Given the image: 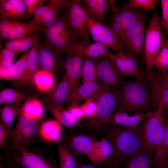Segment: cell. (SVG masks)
I'll return each mask as SVG.
<instances>
[{"mask_svg":"<svg viewBox=\"0 0 168 168\" xmlns=\"http://www.w3.org/2000/svg\"><path fill=\"white\" fill-rule=\"evenodd\" d=\"M117 105L114 112H147L155 110L147 81L136 79L123 81L117 91Z\"/></svg>","mask_w":168,"mask_h":168,"instance_id":"cell-1","label":"cell"},{"mask_svg":"<svg viewBox=\"0 0 168 168\" xmlns=\"http://www.w3.org/2000/svg\"><path fill=\"white\" fill-rule=\"evenodd\" d=\"M107 124L104 128L106 138L114 149L111 158L117 164L124 165L132 156L142 149L138 128Z\"/></svg>","mask_w":168,"mask_h":168,"instance_id":"cell-2","label":"cell"},{"mask_svg":"<svg viewBox=\"0 0 168 168\" xmlns=\"http://www.w3.org/2000/svg\"><path fill=\"white\" fill-rule=\"evenodd\" d=\"M162 111L157 110L147 112L138 129L144 151L154 155L163 138L165 133V118Z\"/></svg>","mask_w":168,"mask_h":168,"instance_id":"cell-3","label":"cell"},{"mask_svg":"<svg viewBox=\"0 0 168 168\" xmlns=\"http://www.w3.org/2000/svg\"><path fill=\"white\" fill-rule=\"evenodd\" d=\"M161 20L156 13L145 30L143 53L145 72L147 77L153 71L154 62L161 48L162 43Z\"/></svg>","mask_w":168,"mask_h":168,"instance_id":"cell-4","label":"cell"},{"mask_svg":"<svg viewBox=\"0 0 168 168\" xmlns=\"http://www.w3.org/2000/svg\"><path fill=\"white\" fill-rule=\"evenodd\" d=\"M79 0H69L66 6V18L70 29L80 39L90 41L87 22L90 17Z\"/></svg>","mask_w":168,"mask_h":168,"instance_id":"cell-5","label":"cell"},{"mask_svg":"<svg viewBox=\"0 0 168 168\" xmlns=\"http://www.w3.org/2000/svg\"><path fill=\"white\" fill-rule=\"evenodd\" d=\"M92 98L97 103V113L90 119L88 124L91 127L96 128L106 124L107 119L115 112L118 103L117 91L108 88Z\"/></svg>","mask_w":168,"mask_h":168,"instance_id":"cell-6","label":"cell"},{"mask_svg":"<svg viewBox=\"0 0 168 168\" xmlns=\"http://www.w3.org/2000/svg\"><path fill=\"white\" fill-rule=\"evenodd\" d=\"M147 82L155 110H161L168 116V82L161 72L154 70L147 77Z\"/></svg>","mask_w":168,"mask_h":168,"instance_id":"cell-7","label":"cell"},{"mask_svg":"<svg viewBox=\"0 0 168 168\" xmlns=\"http://www.w3.org/2000/svg\"><path fill=\"white\" fill-rule=\"evenodd\" d=\"M17 116L15 128L10 135L12 145L8 152L23 146L33 137L37 130L36 120L28 116L21 109Z\"/></svg>","mask_w":168,"mask_h":168,"instance_id":"cell-8","label":"cell"},{"mask_svg":"<svg viewBox=\"0 0 168 168\" xmlns=\"http://www.w3.org/2000/svg\"><path fill=\"white\" fill-rule=\"evenodd\" d=\"M112 57L105 56L97 58V75L102 84L115 91L120 89L122 80L119 71Z\"/></svg>","mask_w":168,"mask_h":168,"instance_id":"cell-9","label":"cell"},{"mask_svg":"<svg viewBox=\"0 0 168 168\" xmlns=\"http://www.w3.org/2000/svg\"><path fill=\"white\" fill-rule=\"evenodd\" d=\"M87 25L89 34L95 42L109 47L117 53H124L118 40L108 27L96 21L91 16L87 21Z\"/></svg>","mask_w":168,"mask_h":168,"instance_id":"cell-10","label":"cell"},{"mask_svg":"<svg viewBox=\"0 0 168 168\" xmlns=\"http://www.w3.org/2000/svg\"><path fill=\"white\" fill-rule=\"evenodd\" d=\"M42 27L20 21L0 18V35L1 38L11 40L40 31Z\"/></svg>","mask_w":168,"mask_h":168,"instance_id":"cell-11","label":"cell"},{"mask_svg":"<svg viewBox=\"0 0 168 168\" xmlns=\"http://www.w3.org/2000/svg\"><path fill=\"white\" fill-rule=\"evenodd\" d=\"M106 46L98 42L92 43L85 40L73 43L69 47L67 53L80 55L83 58H99L104 57H112Z\"/></svg>","mask_w":168,"mask_h":168,"instance_id":"cell-12","label":"cell"},{"mask_svg":"<svg viewBox=\"0 0 168 168\" xmlns=\"http://www.w3.org/2000/svg\"><path fill=\"white\" fill-rule=\"evenodd\" d=\"M83 60V58L80 55L68 54L63 63L66 70L64 78L67 80L69 86V96L79 86Z\"/></svg>","mask_w":168,"mask_h":168,"instance_id":"cell-13","label":"cell"},{"mask_svg":"<svg viewBox=\"0 0 168 168\" xmlns=\"http://www.w3.org/2000/svg\"><path fill=\"white\" fill-rule=\"evenodd\" d=\"M0 18L20 21L28 16L27 10L23 0H0Z\"/></svg>","mask_w":168,"mask_h":168,"instance_id":"cell-14","label":"cell"},{"mask_svg":"<svg viewBox=\"0 0 168 168\" xmlns=\"http://www.w3.org/2000/svg\"><path fill=\"white\" fill-rule=\"evenodd\" d=\"M20 154L14 160L20 168H48L50 166L41 157L29 151L23 145L17 147Z\"/></svg>","mask_w":168,"mask_h":168,"instance_id":"cell-15","label":"cell"},{"mask_svg":"<svg viewBox=\"0 0 168 168\" xmlns=\"http://www.w3.org/2000/svg\"><path fill=\"white\" fill-rule=\"evenodd\" d=\"M128 113L121 111L114 112L107 119L106 124L137 128L146 116V113L134 112L133 114H129Z\"/></svg>","mask_w":168,"mask_h":168,"instance_id":"cell-16","label":"cell"},{"mask_svg":"<svg viewBox=\"0 0 168 168\" xmlns=\"http://www.w3.org/2000/svg\"><path fill=\"white\" fill-rule=\"evenodd\" d=\"M108 88L102 83H98L97 82L83 83L68 96L67 100L72 101L86 100L93 98Z\"/></svg>","mask_w":168,"mask_h":168,"instance_id":"cell-17","label":"cell"},{"mask_svg":"<svg viewBox=\"0 0 168 168\" xmlns=\"http://www.w3.org/2000/svg\"><path fill=\"white\" fill-rule=\"evenodd\" d=\"M40 31L18 38L9 40L6 44V47L16 55L30 50L38 44Z\"/></svg>","mask_w":168,"mask_h":168,"instance_id":"cell-18","label":"cell"},{"mask_svg":"<svg viewBox=\"0 0 168 168\" xmlns=\"http://www.w3.org/2000/svg\"><path fill=\"white\" fill-rule=\"evenodd\" d=\"M38 53L41 68L52 71L56 66L59 54L52 46L45 42L38 45Z\"/></svg>","mask_w":168,"mask_h":168,"instance_id":"cell-19","label":"cell"},{"mask_svg":"<svg viewBox=\"0 0 168 168\" xmlns=\"http://www.w3.org/2000/svg\"><path fill=\"white\" fill-rule=\"evenodd\" d=\"M44 97L46 104L62 105L67 100L69 94V86L67 80L63 77L60 82L55 85Z\"/></svg>","mask_w":168,"mask_h":168,"instance_id":"cell-20","label":"cell"},{"mask_svg":"<svg viewBox=\"0 0 168 168\" xmlns=\"http://www.w3.org/2000/svg\"><path fill=\"white\" fill-rule=\"evenodd\" d=\"M114 152L113 146L106 138L95 140V146L91 161L94 165L100 164L111 157Z\"/></svg>","mask_w":168,"mask_h":168,"instance_id":"cell-21","label":"cell"},{"mask_svg":"<svg viewBox=\"0 0 168 168\" xmlns=\"http://www.w3.org/2000/svg\"><path fill=\"white\" fill-rule=\"evenodd\" d=\"M47 107L56 120L69 128H73L79 124V120L73 116L62 105L46 104Z\"/></svg>","mask_w":168,"mask_h":168,"instance_id":"cell-22","label":"cell"},{"mask_svg":"<svg viewBox=\"0 0 168 168\" xmlns=\"http://www.w3.org/2000/svg\"><path fill=\"white\" fill-rule=\"evenodd\" d=\"M40 65L37 44L30 49L27 57L26 69L19 80L24 83L30 82L32 83L33 76L39 69Z\"/></svg>","mask_w":168,"mask_h":168,"instance_id":"cell-23","label":"cell"},{"mask_svg":"<svg viewBox=\"0 0 168 168\" xmlns=\"http://www.w3.org/2000/svg\"><path fill=\"white\" fill-rule=\"evenodd\" d=\"M32 84L40 91H49L55 85L54 76L52 72L46 71L41 68L39 69L33 76Z\"/></svg>","mask_w":168,"mask_h":168,"instance_id":"cell-24","label":"cell"},{"mask_svg":"<svg viewBox=\"0 0 168 168\" xmlns=\"http://www.w3.org/2000/svg\"><path fill=\"white\" fill-rule=\"evenodd\" d=\"M165 123L164 137L153 157V163L157 168H166L168 165V116L165 118Z\"/></svg>","mask_w":168,"mask_h":168,"instance_id":"cell-25","label":"cell"},{"mask_svg":"<svg viewBox=\"0 0 168 168\" xmlns=\"http://www.w3.org/2000/svg\"><path fill=\"white\" fill-rule=\"evenodd\" d=\"M68 26L66 17L60 16L48 25L41 26L45 42L51 45L58 35Z\"/></svg>","mask_w":168,"mask_h":168,"instance_id":"cell-26","label":"cell"},{"mask_svg":"<svg viewBox=\"0 0 168 168\" xmlns=\"http://www.w3.org/2000/svg\"><path fill=\"white\" fill-rule=\"evenodd\" d=\"M39 133L41 137L45 140L57 142L60 139L62 135L60 124L55 120L46 121L41 126Z\"/></svg>","mask_w":168,"mask_h":168,"instance_id":"cell-27","label":"cell"},{"mask_svg":"<svg viewBox=\"0 0 168 168\" xmlns=\"http://www.w3.org/2000/svg\"><path fill=\"white\" fill-rule=\"evenodd\" d=\"M95 140L83 135L74 137L71 141L72 148L75 151L86 155L91 161L95 146Z\"/></svg>","mask_w":168,"mask_h":168,"instance_id":"cell-28","label":"cell"},{"mask_svg":"<svg viewBox=\"0 0 168 168\" xmlns=\"http://www.w3.org/2000/svg\"><path fill=\"white\" fill-rule=\"evenodd\" d=\"M154 155L142 149L132 156L124 165V168H149Z\"/></svg>","mask_w":168,"mask_h":168,"instance_id":"cell-29","label":"cell"},{"mask_svg":"<svg viewBox=\"0 0 168 168\" xmlns=\"http://www.w3.org/2000/svg\"><path fill=\"white\" fill-rule=\"evenodd\" d=\"M97 58H83L81 71L82 83L97 82Z\"/></svg>","mask_w":168,"mask_h":168,"instance_id":"cell-30","label":"cell"},{"mask_svg":"<svg viewBox=\"0 0 168 168\" xmlns=\"http://www.w3.org/2000/svg\"><path fill=\"white\" fill-rule=\"evenodd\" d=\"M49 1V7L40 24V26H46L54 21L58 17V15L62 9L66 8V6L69 0H55Z\"/></svg>","mask_w":168,"mask_h":168,"instance_id":"cell-31","label":"cell"},{"mask_svg":"<svg viewBox=\"0 0 168 168\" xmlns=\"http://www.w3.org/2000/svg\"><path fill=\"white\" fill-rule=\"evenodd\" d=\"M120 11L122 16L121 22L123 27L122 33L131 27L143 15L139 11L124 5Z\"/></svg>","mask_w":168,"mask_h":168,"instance_id":"cell-32","label":"cell"},{"mask_svg":"<svg viewBox=\"0 0 168 168\" xmlns=\"http://www.w3.org/2000/svg\"><path fill=\"white\" fill-rule=\"evenodd\" d=\"M145 18L143 15L131 27L122 34L118 40L123 49L132 39L145 30Z\"/></svg>","mask_w":168,"mask_h":168,"instance_id":"cell-33","label":"cell"},{"mask_svg":"<svg viewBox=\"0 0 168 168\" xmlns=\"http://www.w3.org/2000/svg\"><path fill=\"white\" fill-rule=\"evenodd\" d=\"M21 109L28 116L36 120L40 118L44 112L42 103L36 99L28 100Z\"/></svg>","mask_w":168,"mask_h":168,"instance_id":"cell-34","label":"cell"},{"mask_svg":"<svg viewBox=\"0 0 168 168\" xmlns=\"http://www.w3.org/2000/svg\"><path fill=\"white\" fill-rule=\"evenodd\" d=\"M30 50L22 54L10 70L9 80L20 79L25 72L27 65V58Z\"/></svg>","mask_w":168,"mask_h":168,"instance_id":"cell-35","label":"cell"},{"mask_svg":"<svg viewBox=\"0 0 168 168\" xmlns=\"http://www.w3.org/2000/svg\"><path fill=\"white\" fill-rule=\"evenodd\" d=\"M59 168H77L75 157L65 146L59 145L58 147Z\"/></svg>","mask_w":168,"mask_h":168,"instance_id":"cell-36","label":"cell"},{"mask_svg":"<svg viewBox=\"0 0 168 168\" xmlns=\"http://www.w3.org/2000/svg\"><path fill=\"white\" fill-rule=\"evenodd\" d=\"M118 54L128 67L135 74L136 79L147 81V77L145 71L142 69L136 59L129 54Z\"/></svg>","mask_w":168,"mask_h":168,"instance_id":"cell-37","label":"cell"},{"mask_svg":"<svg viewBox=\"0 0 168 168\" xmlns=\"http://www.w3.org/2000/svg\"><path fill=\"white\" fill-rule=\"evenodd\" d=\"M154 66L161 71H168V39L162 40L160 50L155 61Z\"/></svg>","mask_w":168,"mask_h":168,"instance_id":"cell-38","label":"cell"},{"mask_svg":"<svg viewBox=\"0 0 168 168\" xmlns=\"http://www.w3.org/2000/svg\"><path fill=\"white\" fill-rule=\"evenodd\" d=\"M19 112L17 109L9 105H6L2 109L1 111V119L3 124L7 127L11 134L12 127L13 121Z\"/></svg>","mask_w":168,"mask_h":168,"instance_id":"cell-39","label":"cell"},{"mask_svg":"<svg viewBox=\"0 0 168 168\" xmlns=\"http://www.w3.org/2000/svg\"><path fill=\"white\" fill-rule=\"evenodd\" d=\"M145 30L132 39L123 48L126 51L135 55H139L144 48Z\"/></svg>","mask_w":168,"mask_h":168,"instance_id":"cell-40","label":"cell"},{"mask_svg":"<svg viewBox=\"0 0 168 168\" xmlns=\"http://www.w3.org/2000/svg\"><path fill=\"white\" fill-rule=\"evenodd\" d=\"M17 55L5 47L0 51V71H10Z\"/></svg>","mask_w":168,"mask_h":168,"instance_id":"cell-41","label":"cell"},{"mask_svg":"<svg viewBox=\"0 0 168 168\" xmlns=\"http://www.w3.org/2000/svg\"><path fill=\"white\" fill-rule=\"evenodd\" d=\"M22 98L21 93L12 88H6L0 92L1 105H10L18 102Z\"/></svg>","mask_w":168,"mask_h":168,"instance_id":"cell-42","label":"cell"},{"mask_svg":"<svg viewBox=\"0 0 168 168\" xmlns=\"http://www.w3.org/2000/svg\"><path fill=\"white\" fill-rule=\"evenodd\" d=\"M159 1L156 0H130L128 3L124 5L129 7L141 8L152 10L155 9L156 4Z\"/></svg>","mask_w":168,"mask_h":168,"instance_id":"cell-43","label":"cell"},{"mask_svg":"<svg viewBox=\"0 0 168 168\" xmlns=\"http://www.w3.org/2000/svg\"><path fill=\"white\" fill-rule=\"evenodd\" d=\"M108 2L106 0H98L94 16L92 17L97 22L102 24L104 21L107 10Z\"/></svg>","mask_w":168,"mask_h":168,"instance_id":"cell-44","label":"cell"},{"mask_svg":"<svg viewBox=\"0 0 168 168\" xmlns=\"http://www.w3.org/2000/svg\"><path fill=\"white\" fill-rule=\"evenodd\" d=\"M81 106L85 117L91 119L96 115L97 113V103L93 98L87 100Z\"/></svg>","mask_w":168,"mask_h":168,"instance_id":"cell-45","label":"cell"},{"mask_svg":"<svg viewBox=\"0 0 168 168\" xmlns=\"http://www.w3.org/2000/svg\"><path fill=\"white\" fill-rule=\"evenodd\" d=\"M113 58L117 67L123 77H134L136 78L135 74L128 67L118 53L114 54Z\"/></svg>","mask_w":168,"mask_h":168,"instance_id":"cell-46","label":"cell"},{"mask_svg":"<svg viewBox=\"0 0 168 168\" xmlns=\"http://www.w3.org/2000/svg\"><path fill=\"white\" fill-rule=\"evenodd\" d=\"M49 6V4L47 5L43 4L37 8L32 14L33 18L30 21V23L35 26H40L41 21Z\"/></svg>","mask_w":168,"mask_h":168,"instance_id":"cell-47","label":"cell"},{"mask_svg":"<svg viewBox=\"0 0 168 168\" xmlns=\"http://www.w3.org/2000/svg\"><path fill=\"white\" fill-rule=\"evenodd\" d=\"M77 102L72 101L68 106L67 110L73 116L79 120L85 117L81 105H79Z\"/></svg>","mask_w":168,"mask_h":168,"instance_id":"cell-48","label":"cell"},{"mask_svg":"<svg viewBox=\"0 0 168 168\" xmlns=\"http://www.w3.org/2000/svg\"><path fill=\"white\" fill-rule=\"evenodd\" d=\"M45 1L41 0H24L27 10L28 16L30 19L35 11L42 5Z\"/></svg>","mask_w":168,"mask_h":168,"instance_id":"cell-49","label":"cell"},{"mask_svg":"<svg viewBox=\"0 0 168 168\" xmlns=\"http://www.w3.org/2000/svg\"><path fill=\"white\" fill-rule=\"evenodd\" d=\"M9 135V130L3 124L0 125V147L1 149H6L7 140Z\"/></svg>","mask_w":168,"mask_h":168,"instance_id":"cell-50","label":"cell"},{"mask_svg":"<svg viewBox=\"0 0 168 168\" xmlns=\"http://www.w3.org/2000/svg\"><path fill=\"white\" fill-rule=\"evenodd\" d=\"M161 2L162 13L161 25L168 32V0H161Z\"/></svg>","mask_w":168,"mask_h":168,"instance_id":"cell-51","label":"cell"},{"mask_svg":"<svg viewBox=\"0 0 168 168\" xmlns=\"http://www.w3.org/2000/svg\"><path fill=\"white\" fill-rule=\"evenodd\" d=\"M98 0H83L82 2L84 7L90 16L92 17L95 14Z\"/></svg>","mask_w":168,"mask_h":168,"instance_id":"cell-52","label":"cell"},{"mask_svg":"<svg viewBox=\"0 0 168 168\" xmlns=\"http://www.w3.org/2000/svg\"><path fill=\"white\" fill-rule=\"evenodd\" d=\"M108 27L118 40L123 32V27L121 22H111Z\"/></svg>","mask_w":168,"mask_h":168,"instance_id":"cell-53","label":"cell"},{"mask_svg":"<svg viewBox=\"0 0 168 168\" xmlns=\"http://www.w3.org/2000/svg\"><path fill=\"white\" fill-rule=\"evenodd\" d=\"M122 19V16L121 12L120 10L119 11L115 13L112 16L111 18V22H121Z\"/></svg>","mask_w":168,"mask_h":168,"instance_id":"cell-54","label":"cell"},{"mask_svg":"<svg viewBox=\"0 0 168 168\" xmlns=\"http://www.w3.org/2000/svg\"><path fill=\"white\" fill-rule=\"evenodd\" d=\"M77 168H98L95 165L84 164L77 166Z\"/></svg>","mask_w":168,"mask_h":168,"instance_id":"cell-55","label":"cell"},{"mask_svg":"<svg viewBox=\"0 0 168 168\" xmlns=\"http://www.w3.org/2000/svg\"><path fill=\"white\" fill-rule=\"evenodd\" d=\"M161 74L168 82V71L166 72L160 71Z\"/></svg>","mask_w":168,"mask_h":168,"instance_id":"cell-56","label":"cell"},{"mask_svg":"<svg viewBox=\"0 0 168 168\" xmlns=\"http://www.w3.org/2000/svg\"><path fill=\"white\" fill-rule=\"evenodd\" d=\"M5 168H20L15 165H9L6 166V167H5Z\"/></svg>","mask_w":168,"mask_h":168,"instance_id":"cell-57","label":"cell"},{"mask_svg":"<svg viewBox=\"0 0 168 168\" xmlns=\"http://www.w3.org/2000/svg\"><path fill=\"white\" fill-rule=\"evenodd\" d=\"M48 168H52L51 166H49Z\"/></svg>","mask_w":168,"mask_h":168,"instance_id":"cell-58","label":"cell"},{"mask_svg":"<svg viewBox=\"0 0 168 168\" xmlns=\"http://www.w3.org/2000/svg\"></svg>","mask_w":168,"mask_h":168,"instance_id":"cell-59","label":"cell"},{"mask_svg":"<svg viewBox=\"0 0 168 168\" xmlns=\"http://www.w3.org/2000/svg\"><path fill=\"white\" fill-rule=\"evenodd\" d=\"M151 168L150 167V168Z\"/></svg>","mask_w":168,"mask_h":168,"instance_id":"cell-60","label":"cell"}]
</instances>
